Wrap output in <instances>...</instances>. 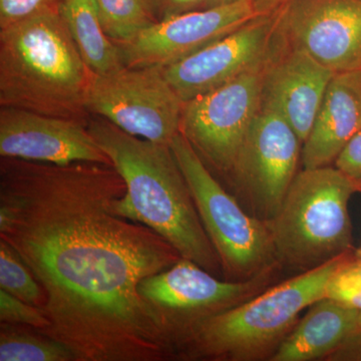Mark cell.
Wrapping results in <instances>:
<instances>
[{
	"label": "cell",
	"instance_id": "30",
	"mask_svg": "<svg viewBox=\"0 0 361 361\" xmlns=\"http://www.w3.org/2000/svg\"><path fill=\"white\" fill-rule=\"evenodd\" d=\"M353 184H355V191L361 193V179L353 180Z\"/></svg>",
	"mask_w": 361,
	"mask_h": 361
},
{
	"label": "cell",
	"instance_id": "8",
	"mask_svg": "<svg viewBox=\"0 0 361 361\" xmlns=\"http://www.w3.org/2000/svg\"><path fill=\"white\" fill-rule=\"evenodd\" d=\"M268 56L227 84L183 106L180 134L205 164L224 174L231 172L244 137L260 110Z\"/></svg>",
	"mask_w": 361,
	"mask_h": 361
},
{
	"label": "cell",
	"instance_id": "16",
	"mask_svg": "<svg viewBox=\"0 0 361 361\" xmlns=\"http://www.w3.org/2000/svg\"><path fill=\"white\" fill-rule=\"evenodd\" d=\"M360 129L361 71L336 73L303 142V169L332 166Z\"/></svg>",
	"mask_w": 361,
	"mask_h": 361
},
{
	"label": "cell",
	"instance_id": "10",
	"mask_svg": "<svg viewBox=\"0 0 361 361\" xmlns=\"http://www.w3.org/2000/svg\"><path fill=\"white\" fill-rule=\"evenodd\" d=\"M279 268H271L247 281H231L221 280L193 261L180 258L172 267L142 280L139 291L165 316L179 348L183 334L192 324L265 290Z\"/></svg>",
	"mask_w": 361,
	"mask_h": 361
},
{
	"label": "cell",
	"instance_id": "20",
	"mask_svg": "<svg viewBox=\"0 0 361 361\" xmlns=\"http://www.w3.org/2000/svg\"><path fill=\"white\" fill-rule=\"evenodd\" d=\"M104 32L116 44H128L158 23L151 0H96Z\"/></svg>",
	"mask_w": 361,
	"mask_h": 361
},
{
	"label": "cell",
	"instance_id": "3",
	"mask_svg": "<svg viewBox=\"0 0 361 361\" xmlns=\"http://www.w3.org/2000/svg\"><path fill=\"white\" fill-rule=\"evenodd\" d=\"M94 75L59 11L0 30V106L87 125V94Z\"/></svg>",
	"mask_w": 361,
	"mask_h": 361
},
{
	"label": "cell",
	"instance_id": "24",
	"mask_svg": "<svg viewBox=\"0 0 361 361\" xmlns=\"http://www.w3.org/2000/svg\"><path fill=\"white\" fill-rule=\"evenodd\" d=\"M63 0H0V30L45 11H59Z\"/></svg>",
	"mask_w": 361,
	"mask_h": 361
},
{
	"label": "cell",
	"instance_id": "17",
	"mask_svg": "<svg viewBox=\"0 0 361 361\" xmlns=\"http://www.w3.org/2000/svg\"><path fill=\"white\" fill-rule=\"evenodd\" d=\"M360 311L323 298L310 306L271 361H311L331 356L357 329Z\"/></svg>",
	"mask_w": 361,
	"mask_h": 361
},
{
	"label": "cell",
	"instance_id": "18",
	"mask_svg": "<svg viewBox=\"0 0 361 361\" xmlns=\"http://www.w3.org/2000/svg\"><path fill=\"white\" fill-rule=\"evenodd\" d=\"M59 13L80 56L96 75L125 68L120 47L104 32L96 0H63Z\"/></svg>",
	"mask_w": 361,
	"mask_h": 361
},
{
	"label": "cell",
	"instance_id": "27",
	"mask_svg": "<svg viewBox=\"0 0 361 361\" xmlns=\"http://www.w3.org/2000/svg\"><path fill=\"white\" fill-rule=\"evenodd\" d=\"M334 356L336 360H361V331L356 329L350 337L337 349Z\"/></svg>",
	"mask_w": 361,
	"mask_h": 361
},
{
	"label": "cell",
	"instance_id": "28",
	"mask_svg": "<svg viewBox=\"0 0 361 361\" xmlns=\"http://www.w3.org/2000/svg\"><path fill=\"white\" fill-rule=\"evenodd\" d=\"M289 0H253L254 7L258 16L272 13Z\"/></svg>",
	"mask_w": 361,
	"mask_h": 361
},
{
	"label": "cell",
	"instance_id": "5",
	"mask_svg": "<svg viewBox=\"0 0 361 361\" xmlns=\"http://www.w3.org/2000/svg\"><path fill=\"white\" fill-rule=\"evenodd\" d=\"M353 180L334 166L297 173L269 226L280 267L297 274L353 251Z\"/></svg>",
	"mask_w": 361,
	"mask_h": 361
},
{
	"label": "cell",
	"instance_id": "9",
	"mask_svg": "<svg viewBox=\"0 0 361 361\" xmlns=\"http://www.w3.org/2000/svg\"><path fill=\"white\" fill-rule=\"evenodd\" d=\"M301 149L283 116L261 103L229 174L249 213L266 223L275 217L297 175Z\"/></svg>",
	"mask_w": 361,
	"mask_h": 361
},
{
	"label": "cell",
	"instance_id": "23",
	"mask_svg": "<svg viewBox=\"0 0 361 361\" xmlns=\"http://www.w3.org/2000/svg\"><path fill=\"white\" fill-rule=\"evenodd\" d=\"M0 320L2 323L23 325L33 329L44 330L49 325L44 313L37 306L21 300L0 289Z\"/></svg>",
	"mask_w": 361,
	"mask_h": 361
},
{
	"label": "cell",
	"instance_id": "11",
	"mask_svg": "<svg viewBox=\"0 0 361 361\" xmlns=\"http://www.w3.org/2000/svg\"><path fill=\"white\" fill-rule=\"evenodd\" d=\"M274 39L336 73L361 71V0H289L275 9Z\"/></svg>",
	"mask_w": 361,
	"mask_h": 361
},
{
	"label": "cell",
	"instance_id": "1",
	"mask_svg": "<svg viewBox=\"0 0 361 361\" xmlns=\"http://www.w3.org/2000/svg\"><path fill=\"white\" fill-rule=\"evenodd\" d=\"M126 191L113 165L0 161V240L44 290L49 325L39 332L78 361L179 357L174 329L139 287L182 257L148 226L116 213Z\"/></svg>",
	"mask_w": 361,
	"mask_h": 361
},
{
	"label": "cell",
	"instance_id": "21",
	"mask_svg": "<svg viewBox=\"0 0 361 361\" xmlns=\"http://www.w3.org/2000/svg\"><path fill=\"white\" fill-rule=\"evenodd\" d=\"M0 288L25 302L42 307L44 293L20 256L0 240Z\"/></svg>",
	"mask_w": 361,
	"mask_h": 361
},
{
	"label": "cell",
	"instance_id": "29",
	"mask_svg": "<svg viewBox=\"0 0 361 361\" xmlns=\"http://www.w3.org/2000/svg\"><path fill=\"white\" fill-rule=\"evenodd\" d=\"M238 1V0H211L210 7L224 6V4H233V2Z\"/></svg>",
	"mask_w": 361,
	"mask_h": 361
},
{
	"label": "cell",
	"instance_id": "13",
	"mask_svg": "<svg viewBox=\"0 0 361 361\" xmlns=\"http://www.w3.org/2000/svg\"><path fill=\"white\" fill-rule=\"evenodd\" d=\"M275 20V11L256 16L205 49L166 66L164 75L184 103L208 94L266 59Z\"/></svg>",
	"mask_w": 361,
	"mask_h": 361
},
{
	"label": "cell",
	"instance_id": "25",
	"mask_svg": "<svg viewBox=\"0 0 361 361\" xmlns=\"http://www.w3.org/2000/svg\"><path fill=\"white\" fill-rule=\"evenodd\" d=\"M157 20L209 8L211 0H151Z\"/></svg>",
	"mask_w": 361,
	"mask_h": 361
},
{
	"label": "cell",
	"instance_id": "26",
	"mask_svg": "<svg viewBox=\"0 0 361 361\" xmlns=\"http://www.w3.org/2000/svg\"><path fill=\"white\" fill-rule=\"evenodd\" d=\"M334 167L353 180L361 179V129L339 154Z\"/></svg>",
	"mask_w": 361,
	"mask_h": 361
},
{
	"label": "cell",
	"instance_id": "2",
	"mask_svg": "<svg viewBox=\"0 0 361 361\" xmlns=\"http://www.w3.org/2000/svg\"><path fill=\"white\" fill-rule=\"evenodd\" d=\"M87 129L125 180L127 191L116 202V213L148 226L180 257L223 276L220 259L170 145L135 137L97 116H90Z\"/></svg>",
	"mask_w": 361,
	"mask_h": 361
},
{
	"label": "cell",
	"instance_id": "19",
	"mask_svg": "<svg viewBox=\"0 0 361 361\" xmlns=\"http://www.w3.org/2000/svg\"><path fill=\"white\" fill-rule=\"evenodd\" d=\"M0 361H78L68 346L39 330L2 323Z\"/></svg>",
	"mask_w": 361,
	"mask_h": 361
},
{
	"label": "cell",
	"instance_id": "7",
	"mask_svg": "<svg viewBox=\"0 0 361 361\" xmlns=\"http://www.w3.org/2000/svg\"><path fill=\"white\" fill-rule=\"evenodd\" d=\"M184 102L163 68H129L94 75L87 94L90 115L148 141L170 145L180 134Z\"/></svg>",
	"mask_w": 361,
	"mask_h": 361
},
{
	"label": "cell",
	"instance_id": "4",
	"mask_svg": "<svg viewBox=\"0 0 361 361\" xmlns=\"http://www.w3.org/2000/svg\"><path fill=\"white\" fill-rule=\"evenodd\" d=\"M350 252L195 322L180 338V357L270 360L301 312L324 297L330 278Z\"/></svg>",
	"mask_w": 361,
	"mask_h": 361
},
{
	"label": "cell",
	"instance_id": "31",
	"mask_svg": "<svg viewBox=\"0 0 361 361\" xmlns=\"http://www.w3.org/2000/svg\"><path fill=\"white\" fill-rule=\"evenodd\" d=\"M357 330H360V331H361V312H360V320H358Z\"/></svg>",
	"mask_w": 361,
	"mask_h": 361
},
{
	"label": "cell",
	"instance_id": "6",
	"mask_svg": "<svg viewBox=\"0 0 361 361\" xmlns=\"http://www.w3.org/2000/svg\"><path fill=\"white\" fill-rule=\"evenodd\" d=\"M170 148L191 190L225 279L247 281L279 266L267 223L246 212L221 186L180 133L171 142Z\"/></svg>",
	"mask_w": 361,
	"mask_h": 361
},
{
	"label": "cell",
	"instance_id": "15",
	"mask_svg": "<svg viewBox=\"0 0 361 361\" xmlns=\"http://www.w3.org/2000/svg\"><path fill=\"white\" fill-rule=\"evenodd\" d=\"M334 75V71L307 52L285 47L273 37L263 80L262 104L283 116L303 144Z\"/></svg>",
	"mask_w": 361,
	"mask_h": 361
},
{
	"label": "cell",
	"instance_id": "14",
	"mask_svg": "<svg viewBox=\"0 0 361 361\" xmlns=\"http://www.w3.org/2000/svg\"><path fill=\"white\" fill-rule=\"evenodd\" d=\"M0 156L56 165H111L87 125L9 106L0 108Z\"/></svg>",
	"mask_w": 361,
	"mask_h": 361
},
{
	"label": "cell",
	"instance_id": "22",
	"mask_svg": "<svg viewBox=\"0 0 361 361\" xmlns=\"http://www.w3.org/2000/svg\"><path fill=\"white\" fill-rule=\"evenodd\" d=\"M324 297L361 312V253L348 254L330 278Z\"/></svg>",
	"mask_w": 361,
	"mask_h": 361
},
{
	"label": "cell",
	"instance_id": "12",
	"mask_svg": "<svg viewBox=\"0 0 361 361\" xmlns=\"http://www.w3.org/2000/svg\"><path fill=\"white\" fill-rule=\"evenodd\" d=\"M258 16L253 0L192 11L160 20L118 45L125 66L164 68L196 54Z\"/></svg>",
	"mask_w": 361,
	"mask_h": 361
}]
</instances>
